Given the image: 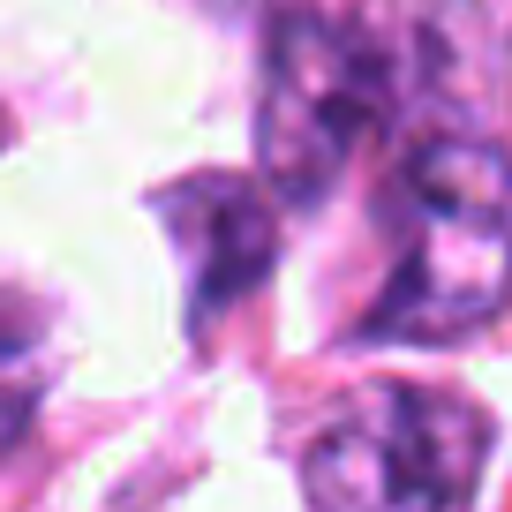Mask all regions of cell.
Returning a JSON list of instances; mask_svg holds the SVG:
<instances>
[{
    "label": "cell",
    "mask_w": 512,
    "mask_h": 512,
    "mask_svg": "<svg viewBox=\"0 0 512 512\" xmlns=\"http://www.w3.org/2000/svg\"><path fill=\"white\" fill-rule=\"evenodd\" d=\"M384 294L362 339H467L512 302V159L475 136H437L384 204Z\"/></svg>",
    "instance_id": "obj_1"
},
{
    "label": "cell",
    "mask_w": 512,
    "mask_h": 512,
    "mask_svg": "<svg viewBox=\"0 0 512 512\" xmlns=\"http://www.w3.org/2000/svg\"><path fill=\"white\" fill-rule=\"evenodd\" d=\"M490 460V415L437 384H369L317 430L302 460L309 505H467Z\"/></svg>",
    "instance_id": "obj_2"
},
{
    "label": "cell",
    "mask_w": 512,
    "mask_h": 512,
    "mask_svg": "<svg viewBox=\"0 0 512 512\" xmlns=\"http://www.w3.org/2000/svg\"><path fill=\"white\" fill-rule=\"evenodd\" d=\"M384 113H392V68L369 38L339 31L332 16H287L272 31L256 91V159L279 196L317 204L384 128Z\"/></svg>",
    "instance_id": "obj_3"
},
{
    "label": "cell",
    "mask_w": 512,
    "mask_h": 512,
    "mask_svg": "<svg viewBox=\"0 0 512 512\" xmlns=\"http://www.w3.org/2000/svg\"><path fill=\"white\" fill-rule=\"evenodd\" d=\"M166 234H174L181 256H189L196 302L204 309L249 294L256 279H264V264H272V211L256 204V189L234 181V174L181 181V189L166 196Z\"/></svg>",
    "instance_id": "obj_4"
},
{
    "label": "cell",
    "mask_w": 512,
    "mask_h": 512,
    "mask_svg": "<svg viewBox=\"0 0 512 512\" xmlns=\"http://www.w3.org/2000/svg\"><path fill=\"white\" fill-rule=\"evenodd\" d=\"M53 384V339H46V309L31 287L0 272V460L23 445V430L38 422V400Z\"/></svg>",
    "instance_id": "obj_5"
}]
</instances>
